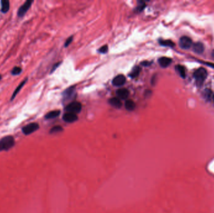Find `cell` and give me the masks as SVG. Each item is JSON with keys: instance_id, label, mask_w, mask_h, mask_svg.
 Here are the masks:
<instances>
[{"instance_id": "obj_5", "label": "cell", "mask_w": 214, "mask_h": 213, "mask_svg": "<svg viewBox=\"0 0 214 213\" xmlns=\"http://www.w3.org/2000/svg\"><path fill=\"white\" fill-rule=\"evenodd\" d=\"M82 104L77 101H74L71 103H69L68 105L65 108V110L67 113H70L76 115L77 113H79L82 110Z\"/></svg>"}, {"instance_id": "obj_16", "label": "cell", "mask_w": 214, "mask_h": 213, "mask_svg": "<svg viewBox=\"0 0 214 213\" xmlns=\"http://www.w3.org/2000/svg\"><path fill=\"white\" fill-rule=\"evenodd\" d=\"M59 115H60V111L59 110L52 111L46 114L45 116H44V118H45L46 120H52V119H54L58 117Z\"/></svg>"}, {"instance_id": "obj_22", "label": "cell", "mask_w": 214, "mask_h": 213, "mask_svg": "<svg viewBox=\"0 0 214 213\" xmlns=\"http://www.w3.org/2000/svg\"><path fill=\"white\" fill-rule=\"evenodd\" d=\"M62 131H63V128L60 126H54L53 128H52L51 129L50 131H49V133H51V134L57 133L61 132Z\"/></svg>"}, {"instance_id": "obj_20", "label": "cell", "mask_w": 214, "mask_h": 213, "mask_svg": "<svg viewBox=\"0 0 214 213\" xmlns=\"http://www.w3.org/2000/svg\"><path fill=\"white\" fill-rule=\"evenodd\" d=\"M159 44L163 46L173 47L174 46H175V44H174V43L173 41H172L171 40H169V39H167V40L160 39V40L159 41Z\"/></svg>"}, {"instance_id": "obj_10", "label": "cell", "mask_w": 214, "mask_h": 213, "mask_svg": "<svg viewBox=\"0 0 214 213\" xmlns=\"http://www.w3.org/2000/svg\"><path fill=\"white\" fill-rule=\"evenodd\" d=\"M27 81H28V78H26L25 79H24V80L20 83H19V85L17 86V88L15 89V90H14V92L12 94V96L10 99L11 101H13L14 100V98H16L18 93L21 91V90L23 88V86L25 85V84L27 83Z\"/></svg>"}, {"instance_id": "obj_15", "label": "cell", "mask_w": 214, "mask_h": 213, "mask_svg": "<svg viewBox=\"0 0 214 213\" xmlns=\"http://www.w3.org/2000/svg\"><path fill=\"white\" fill-rule=\"evenodd\" d=\"M193 51L197 54H201L204 51V46L203 44L200 42L195 43L193 45Z\"/></svg>"}, {"instance_id": "obj_28", "label": "cell", "mask_w": 214, "mask_h": 213, "mask_svg": "<svg viewBox=\"0 0 214 213\" xmlns=\"http://www.w3.org/2000/svg\"><path fill=\"white\" fill-rule=\"evenodd\" d=\"M151 64H152L151 61H144L141 63V65H142L143 66H150Z\"/></svg>"}, {"instance_id": "obj_27", "label": "cell", "mask_w": 214, "mask_h": 213, "mask_svg": "<svg viewBox=\"0 0 214 213\" xmlns=\"http://www.w3.org/2000/svg\"><path fill=\"white\" fill-rule=\"evenodd\" d=\"M60 64H61V62H58V63H57L56 64H54V65H53V68H52V70H51L50 74H52V73H53L54 71H55L56 69H57V68H58L59 66L60 65Z\"/></svg>"}, {"instance_id": "obj_26", "label": "cell", "mask_w": 214, "mask_h": 213, "mask_svg": "<svg viewBox=\"0 0 214 213\" xmlns=\"http://www.w3.org/2000/svg\"><path fill=\"white\" fill-rule=\"evenodd\" d=\"M73 36H70L69 38H68L67 39V41H66L65 43H64V47H67V46H69V44H70V43L72 42V41H73Z\"/></svg>"}, {"instance_id": "obj_13", "label": "cell", "mask_w": 214, "mask_h": 213, "mask_svg": "<svg viewBox=\"0 0 214 213\" xmlns=\"http://www.w3.org/2000/svg\"><path fill=\"white\" fill-rule=\"evenodd\" d=\"M1 4V12L3 13H7L10 8V3L8 0H1L0 1Z\"/></svg>"}, {"instance_id": "obj_21", "label": "cell", "mask_w": 214, "mask_h": 213, "mask_svg": "<svg viewBox=\"0 0 214 213\" xmlns=\"http://www.w3.org/2000/svg\"><path fill=\"white\" fill-rule=\"evenodd\" d=\"M22 73L21 68L19 66H14L11 71V74L13 76H18Z\"/></svg>"}, {"instance_id": "obj_2", "label": "cell", "mask_w": 214, "mask_h": 213, "mask_svg": "<svg viewBox=\"0 0 214 213\" xmlns=\"http://www.w3.org/2000/svg\"><path fill=\"white\" fill-rule=\"evenodd\" d=\"M208 73L205 68H200L197 69L193 73V77L195 80L196 85L198 86H201L207 78Z\"/></svg>"}, {"instance_id": "obj_1", "label": "cell", "mask_w": 214, "mask_h": 213, "mask_svg": "<svg viewBox=\"0 0 214 213\" xmlns=\"http://www.w3.org/2000/svg\"><path fill=\"white\" fill-rule=\"evenodd\" d=\"M15 145V140L12 136H6L0 140V152L7 151Z\"/></svg>"}, {"instance_id": "obj_7", "label": "cell", "mask_w": 214, "mask_h": 213, "mask_svg": "<svg viewBox=\"0 0 214 213\" xmlns=\"http://www.w3.org/2000/svg\"><path fill=\"white\" fill-rule=\"evenodd\" d=\"M126 83V78L123 75L117 76L112 81L113 85L115 86H122Z\"/></svg>"}, {"instance_id": "obj_32", "label": "cell", "mask_w": 214, "mask_h": 213, "mask_svg": "<svg viewBox=\"0 0 214 213\" xmlns=\"http://www.w3.org/2000/svg\"><path fill=\"white\" fill-rule=\"evenodd\" d=\"M213 101H214V95H213Z\"/></svg>"}, {"instance_id": "obj_29", "label": "cell", "mask_w": 214, "mask_h": 213, "mask_svg": "<svg viewBox=\"0 0 214 213\" xmlns=\"http://www.w3.org/2000/svg\"><path fill=\"white\" fill-rule=\"evenodd\" d=\"M155 80H156V76H153L152 77V81H151V83H152V85L153 86L155 85Z\"/></svg>"}, {"instance_id": "obj_18", "label": "cell", "mask_w": 214, "mask_h": 213, "mask_svg": "<svg viewBox=\"0 0 214 213\" xmlns=\"http://www.w3.org/2000/svg\"><path fill=\"white\" fill-rule=\"evenodd\" d=\"M140 71H141V68L140 66L134 67L131 73L129 74V76L131 78H135L139 75V74L140 73Z\"/></svg>"}, {"instance_id": "obj_24", "label": "cell", "mask_w": 214, "mask_h": 213, "mask_svg": "<svg viewBox=\"0 0 214 213\" xmlns=\"http://www.w3.org/2000/svg\"><path fill=\"white\" fill-rule=\"evenodd\" d=\"M140 3H141V4H139V5H138V6L137 7V8H136V11H137V12H138V13H140V12L142 11H143V9L146 7V4H145V3L143 2V1H141V2H140Z\"/></svg>"}, {"instance_id": "obj_14", "label": "cell", "mask_w": 214, "mask_h": 213, "mask_svg": "<svg viewBox=\"0 0 214 213\" xmlns=\"http://www.w3.org/2000/svg\"><path fill=\"white\" fill-rule=\"evenodd\" d=\"M110 105L115 108H120L122 106V103L120 99L118 98H112L109 100Z\"/></svg>"}, {"instance_id": "obj_8", "label": "cell", "mask_w": 214, "mask_h": 213, "mask_svg": "<svg viewBox=\"0 0 214 213\" xmlns=\"http://www.w3.org/2000/svg\"><path fill=\"white\" fill-rule=\"evenodd\" d=\"M118 99L122 100H125L130 95V92L126 88H121L118 90L116 92Z\"/></svg>"}, {"instance_id": "obj_17", "label": "cell", "mask_w": 214, "mask_h": 213, "mask_svg": "<svg viewBox=\"0 0 214 213\" xmlns=\"http://www.w3.org/2000/svg\"><path fill=\"white\" fill-rule=\"evenodd\" d=\"M125 107L127 110L129 111H132L135 110L136 105L135 103L132 100H127L125 103Z\"/></svg>"}, {"instance_id": "obj_19", "label": "cell", "mask_w": 214, "mask_h": 213, "mask_svg": "<svg viewBox=\"0 0 214 213\" xmlns=\"http://www.w3.org/2000/svg\"><path fill=\"white\" fill-rule=\"evenodd\" d=\"M176 71L178 72V73L179 74V75L180 76L181 78H185L186 77V71H185V69L183 66L182 65H177L175 67Z\"/></svg>"}, {"instance_id": "obj_4", "label": "cell", "mask_w": 214, "mask_h": 213, "mask_svg": "<svg viewBox=\"0 0 214 213\" xmlns=\"http://www.w3.org/2000/svg\"><path fill=\"white\" fill-rule=\"evenodd\" d=\"M33 2L34 1L33 0H27V1L24 2L18 9L17 12L18 16L19 18H23L25 15L26 13L29 10V9L31 8Z\"/></svg>"}, {"instance_id": "obj_30", "label": "cell", "mask_w": 214, "mask_h": 213, "mask_svg": "<svg viewBox=\"0 0 214 213\" xmlns=\"http://www.w3.org/2000/svg\"><path fill=\"white\" fill-rule=\"evenodd\" d=\"M212 56L214 58V51L212 52Z\"/></svg>"}, {"instance_id": "obj_9", "label": "cell", "mask_w": 214, "mask_h": 213, "mask_svg": "<svg viewBox=\"0 0 214 213\" xmlns=\"http://www.w3.org/2000/svg\"><path fill=\"white\" fill-rule=\"evenodd\" d=\"M74 93H75V86H71L67 89L63 93V100H68L71 99L74 96Z\"/></svg>"}, {"instance_id": "obj_12", "label": "cell", "mask_w": 214, "mask_h": 213, "mask_svg": "<svg viewBox=\"0 0 214 213\" xmlns=\"http://www.w3.org/2000/svg\"><path fill=\"white\" fill-rule=\"evenodd\" d=\"M172 62V59L168 57H162L158 59V63L162 68H167Z\"/></svg>"}, {"instance_id": "obj_11", "label": "cell", "mask_w": 214, "mask_h": 213, "mask_svg": "<svg viewBox=\"0 0 214 213\" xmlns=\"http://www.w3.org/2000/svg\"><path fill=\"white\" fill-rule=\"evenodd\" d=\"M63 120H64V121H65L67 123H71L77 121L78 116H77V115H74V114L67 113L64 114V115L63 116Z\"/></svg>"}, {"instance_id": "obj_3", "label": "cell", "mask_w": 214, "mask_h": 213, "mask_svg": "<svg viewBox=\"0 0 214 213\" xmlns=\"http://www.w3.org/2000/svg\"><path fill=\"white\" fill-rule=\"evenodd\" d=\"M39 128V126L37 123H31L22 128L21 131L24 135L28 136L37 131Z\"/></svg>"}, {"instance_id": "obj_25", "label": "cell", "mask_w": 214, "mask_h": 213, "mask_svg": "<svg viewBox=\"0 0 214 213\" xmlns=\"http://www.w3.org/2000/svg\"><path fill=\"white\" fill-rule=\"evenodd\" d=\"M108 45H104L98 49V51L101 54H105L108 52Z\"/></svg>"}, {"instance_id": "obj_23", "label": "cell", "mask_w": 214, "mask_h": 213, "mask_svg": "<svg viewBox=\"0 0 214 213\" xmlns=\"http://www.w3.org/2000/svg\"><path fill=\"white\" fill-rule=\"evenodd\" d=\"M211 95H212V92L210 90H208V89H206L203 93V96L204 98H205L206 100H209V99L210 98Z\"/></svg>"}, {"instance_id": "obj_31", "label": "cell", "mask_w": 214, "mask_h": 213, "mask_svg": "<svg viewBox=\"0 0 214 213\" xmlns=\"http://www.w3.org/2000/svg\"><path fill=\"white\" fill-rule=\"evenodd\" d=\"M1 79H2V76L1 75H0V81L1 80Z\"/></svg>"}, {"instance_id": "obj_6", "label": "cell", "mask_w": 214, "mask_h": 213, "mask_svg": "<svg viewBox=\"0 0 214 213\" xmlns=\"http://www.w3.org/2000/svg\"><path fill=\"white\" fill-rule=\"evenodd\" d=\"M179 45L183 49H188L192 46V41L189 37L184 36L180 38V41H179Z\"/></svg>"}]
</instances>
